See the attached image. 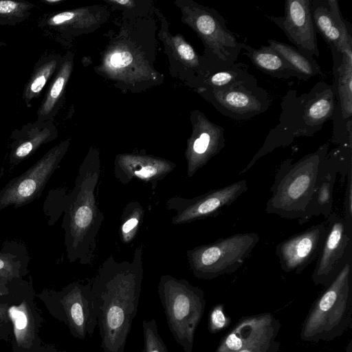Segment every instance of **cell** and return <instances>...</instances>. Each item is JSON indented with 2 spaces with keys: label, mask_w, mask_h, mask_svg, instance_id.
Returning <instances> with one entry per match:
<instances>
[{
  "label": "cell",
  "mask_w": 352,
  "mask_h": 352,
  "mask_svg": "<svg viewBox=\"0 0 352 352\" xmlns=\"http://www.w3.org/2000/svg\"><path fill=\"white\" fill-rule=\"evenodd\" d=\"M329 148L327 142L295 162L287 158L280 163L270 189L266 213L298 221L303 219Z\"/></svg>",
  "instance_id": "4"
},
{
  "label": "cell",
  "mask_w": 352,
  "mask_h": 352,
  "mask_svg": "<svg viewBox=\"0 0 352 352\" xmlns=\"http://www.w3.org/2000/svg\"><path fill=\"white\" fill-rule=\"evenodd\" d=\"M268 46L279 54L299 74L300 80H307L323 75L320 66L309 53L289 44L267 39Z\"/></svg>",
  "instance_id": "28"
},
{
  "label": "cell",
  "mask_w": 352,
  "mask_h": 352,
  "mask_svg": "<svg viewBox=\"0 0 352 352\" xmlns=\"http://www.w3.org/2000/svg\"><path fill=\"white\" fill-rule=\"evenodd\" d=\"M280 348V342L272 340L242 349L236 352H278Z\"/></svg>",
  "instance_id": "36"
},
{
  "label": "cell",
  "mask_w": 352,
  "mask_h": 352,
  "mask_svg": "<svg viewBox=\"0 0 352 352\" xmlns=\"http://www.w3.org/2000/svg\"><path fill=\"white\" fill-rule=\"evenodd\" d=\"M8 303L0 302V340L10 341L12 325L8 314Z\"/></svg>",
  "instance_id": "35"
},
{
  "label": "cell",
  "mask_w": 352,
  "mask_h": 352,
  "mask_svg": "<svg viewBox=\"0 0 352 352\" xmlns=\"http://www.w3.org/2000/svg\"><path fill=\"white\" fill-rule=\"evenodd\" d=\"M243 54L263 73L280 79H300L299 74L270 46L263 45L256 49L243 43Z\"/></svg>",
  "instance_id": "26"
},
{
  "label": "cell",
  "mask_w": 352,
  "mask_h": 352,
  "mask_svg": "<svg viewBox=\"0 0 352 352\" xmlns=\"http://www.w3.org/2000/svg\"><path fill=\"white\" fill-rule=\"evenodd\" d=\"M79 169L73 190L65 196L62 227L65 245L70 262L78 259L87 264L91 261L96 237L103 217L96 205L94 189L99 176L98 163Z\"/></svg>",
  "instance_id": "3"
},
{
  "label": "cell",
  "mask_w": 352,
  "mask_h": 352,
  "mask_svg": "<svg viewBox=\"0 0 352 352\" xmlns=\"http://www.w3.org/2000/svg\"><path fill=\"white\" fill-rule=\"evenodd\" d=\"M311 13L317 33L329 47L352 51L351 25L343 18L336 0H311Z\"/></svg>",
  "instance_id": "19"
},
{
  "label": "cell",
  "mask_w": 352,
  "mask_h": 352,
  "mask_svg": "<svg viewBox=\"0 0 352 352\" xmlns=\"http://www.w3.org/2000/svg\"><path fill=\"white\" fill-rule=\"evenodd\" d=\"M144 337L143 352H168L166 345L162 339L156 320L154 318L142 320Z\"/></svg>",
  "instance_id": "32"
},
{
  "label": "cell",
  "mask_w": 352,
  "mask_h": 352,
  "mask_svg": "<svg viewBox=\"0 0 352 352\" xmlns=\"http://www.w3.org/2000/svg\"><path fill=\"white\" fill-rule=\"evenodd\" d=\"M157 293L169 330L184 352H192L196 329L204 316V291L185 279L161 276Z\"/></svg>",
  "instance_id": "6"
},
{
  "label": "cell",
  "mask_w": 352,
  "mask_h": 352,
  "mask_svg": "<svg viewBox=\"0 0 352 352\" xmlns=\"http://www.w3.org/2000/svg\"><path fill=\"white\" fill-rule=\"evenodd\" d=\"M140 219V214L135 213V215H132L131 218H129L122 226V234L123 239L129 241L133 236L135 232L134 230L137 228L139 221Z\"/></svg>",
  "instance_id": "37"
},
{
  "label": "cell",
  "mask_w": 352,
  "mask_h": 352,
  "mask_svg": "<svg viewBox=\"0 0 352 352\" xmlns=\"http://www.w3.org/2000/svg\"><path fill=\"white\" fill-rule=\"evenodd\" d=\"M248 189L247 181L241 179L192 199L172 198L168 200L167 206L177 211L173 218V223H186L215 216L222 208L236 201Z\"/></svg>",
  "instance_id": "13"
},
{
  "label": "cell",
  "mask_w": 352,
  "mask_h": 352,
  "mask_svg": "<svg viewBox=\"0 0 352 352\" xmlns=\"http://www.w3.org/2000/svg\"><path fill=\"white\" fill-rule=\"evenodd\" d=\"M109 1L127 8H131L134 3V2L131 0H111Z\"/></svg>",
  "instance_id": "38"
},
{
  "label": "cell",
  "mask_w": 352,
  "mask_h": 352,
  "mask_svg": "<svg viewBox=\"0 0 352 352\" xmlns=\"http://www.w3.org/2000/svg\"><path fill=\"white\" fill-rule=\"evenodd\" d=\"M141 252L133 263L107 261L91 284L103 352H124L142 280Z\"/></svg>",
  "instance_id": "1"
},
{
  "label": "cell",
  "mask_w": 352,
  "mask_h": 352,
  "mask_svg": "<svg viewBox=\"0 0 352 352\" xmlns=\"http://www.w3.org/2000/svg\"><path fill=\"white\" fill-rule=\"evenodd\" d=\"M35 298L36 292L19 303L8 305V314L12 325V352H39L44 344L39 336L44 318Z\"/></svg>",
  "instance_id": "16"
},
{
  "label": "cell",
  "mask_w": 352,
  "mask_h": 352,
  "mask_svg": "<svg viewBox=\"0 0 352 352\" xmlns=\"http://www.w3.org/2000/svg\"><path fill=\"white\" fill-rule=\"evenodd\" d=\"M189 10V21L203 40L210 72L233 65L243 43L228 30L224 17L217 10L202 6L194 5Z\"/></svg>",
  "instance_id": "9"
},
{
  "label": "cell",
  "mask_w": 352,
  "mask_h": 352,
  "mask_svg": "<svg viewBox=\"0 0 352 352\" xmlns=\"http://www.w3.org/2000/svg\"><path fill=\"white\" fill-rule=\"evenodd\" d=\"M36 297L74 338L84 340L93 335L98 326V308L91 284L73 282L60 290L43 289Z\"/></svg>",
  "instance_id": "7"
},
{
  "label": "cell",
  "mask_w": 352,
  "mask_h": 352,
  "mask_svg": "<svg viewBox=\"0 0 352 352\" xmlns=\"http://www.w3.org/2000/svg\"><path fill=\"white\" fill-rule=\"evenodd\" d=\"M351 260L340 267L331 282L313 302L302 324L300 336L310 342H331L352 324Z\"/></svg>",
  "instance_id": "5"
},
{
  "label": "cell",
  "mask_w": 352,
  "mask_h": 352,
  "mask_svg": "<svg viewBox=\"0 0 352 352\" xmlns=\"http://www.w3.org/2000/svg\"><path fill=\"white\" fill-rule=\"evenodd\" d=\"M69 144L63 141L53 146L19 176L10 179L0 190V212L12 206H24L38 199L57 169Z\"/></svg>",
  "instance_id": "10"
},
{
  "label": "cell",
  "mask_w": 352,
  "mask_h": 352,
  "mask_svg": "<svg viewBox=\"0 0 352 352\" xmlns=\"http://www.w3.org/2000/svg\"><path fill=\"white\" fill-rule=\"evenodd\" d=\"M34 7L27 1L0 0V25L14 26L24 22Z\"/></svg>",
  "instance_id": "30"
},
{
  "label": "cell",
  "mask_w": 352,
  "mask_h": 352,
  "mask_svg": "<svg viewBox=\"0 0 352 352\" xmlns=\"http://www.w3.org/2000/svg\"><path fill=\"white\" fill-rule=\"evenodd\" d=\"M30 257L26 245L17 239H6L0 248V279L12 281L29 274Z\"/></svg>",
  "instance_id": "23"
},
{
  "label": "cell",
  "mask_w": 352,
  "mask_h": 352,
  "mask_svg": "<svg viewBox=\"0 0 352 352\" xmlns=\"http://www.w3.org/2000/svg\"><path fill=\"white\" fill-rule=\"evenodd\" d=\"M231 323V318L225 312L223 304L214 306L208 315V329L211 333H217L226 329Z\"/></svg>",
  "instance_id": "33"
},
{
  "label": "cell",
  "mask_w": 352,
  "mask_h": 352,
  "mask_svg": "<svg viewBox=\"0 0 352 352\" xmlns=\"http://www.w3.org/2000/svg\"><path fill=\"white\" fill-rule=\"evenodd\" d=\"M327 219V234L311 276L316 285L327 286L331 282L351 239L352 227L343 217L332 212Z\"/></svg>",
  "instance_id": "15"
},
{
  "label": "cell",
  "mask_w": 352,
  "mask_h": 352,
  "mask_svg": "<svg viewBox=\"0 0 352 352\" xmlns=\"http://www.w3.org/2000/svg\"><path fill=\"white\" fill-rule=\"evenodd\" d=\"M260 241L256 232L237 233L187 252L190 267L199 279L212 280L237 271Z\"/></svg>",
  "instance_id": "8"
},
{
  "label": "cell",
  "mask_w": 352,
  "mask_h": 352,
  "mask_svg": "<svg viewBox=\"0 0 352 352\" xmlns=\"http://www.w3.org/2000/svg\"><path fill=\"white\" fill-rule=\"evenodd\" d=\"M202 91L218 111L237 121L261 114L271 104L270 94L258 85L255 77L222 89Z\"/></svg>",
  "instance_id": "11"
},
{
  "label": "cell",
  "mask_w": 352,
  "mask_h": 352,
  "mask_svg": "<svg viewBox=\"0 0 352 352\" xmlns=\"http://www.w3.org/2000/svg\"><path fill=\"white\" fill-rule=\"evenodd\" d=\"M326 234L327 226L322 222L278 243L275 253L281 270L286 273L301 274L318 258Z\"/></svg>",
  "instance_id": "14"
},
{
  "label": "cell",
  "mask_w": 352,
  "mask_h": 352,
  "mask_svg": "<svg viewBox=\"0 0 352 352\" xmlns=\"http://www.w3.org/2000/svg\"><path fill=\"white\" fill-rule=\"evenodd\" d=\"M346 352H352V340H350L346 348Z\"/></svg>",
  "instance_id": "40"
},
{
  "label": "cell",
  "mask_w": 352,
  "mask_h": 352,
  "mask_svg": "<svg viewBox=\"0 0 352 352\" xmlns=\"http://www.w3.org/2000/svg\"><path fill=\"white\" fill-rule=\"evenodd\" d=\"M338 174L336 170L326 168L323 161L314 194L303 219L298 221L300 225L306 223L314 217L322 215L327 218L332 213L333 192Z\"/></svg>",
  "instance_id": "24"
},
{
  "label": "cell",
  "mask_w": 352,
  "mask_h": 352,
  "mask_svg": "<svg viewBox=\"0 0 352 352\" xmlns=\"http://www.w3.org/2000/svg\"><path fill=\"white\" fill-rule=\"evenodd\" d=\"M248 72V65L236 62L230 67L211 72L201 77L202 90L222 89L236 82L254 78Z\"/></svg>",
  "instance_id": "29"
},
{
  "label": "cell",
  "mask_w": 352,
  "mask_h": 352,
  "mask_svg": "<svg viewBox=\"0 0 352 352\" xmlns=\"http://www.w3.org/2000/svg\"><path fill=\"white\" fill-rule=\"evenodd\" d=\"M45 2L46 3H59V2H61V1L60 0H45Z\"/></svg>",
  "instance_id": "41"
},
{
  "label": "cell",
  "mask_w": 352,
  "mask_h": 352,
  "mask_svg": "<svg viewBox=\"0 0 352 352\" xmlns=\"http://www.w3.org/2000/svg\"><path fill=\"white\" fill-rule=\"evenodd\" d=\"M67 55L63 57L60 67L36 111L37 120L53 122L60 107V101L73 68L72 56Z\"/></svg>",
  "instance_id": "25"
},
{
  "label": "cell",
  "mask_w": 352,
  "mask_h": 352,
  "mask_svg": "<svg viewBox=\"0 0 352 352\" xmlns=\"http://www.w3.org/2000/svg\"><path fill=\"white\" fill-rule=\"evenodd\" d=\"M35 293L33 280L19 279L8 281L0 279V302L8 304L20 302L28 296Z\"/></svg>",
  "instance_id": "31"
},
{
  "label": "cell",
  "mask_w": 352,
  "mask_h": 352,
  "mask_svg": "<svg viewBox=\"0 0 352 352\" xmlns=\"http://www.w3.org/2000/svg\"><path fill=\"white\" fill-rule=\"evenodd\" d=\"M333 60V85L336 96L333 142L339 145L352 142V51L339 52L330 47Z\"/></svg>",
  "instance_id": "12"
},
{
  "label": "cell",
  "mask_w": 352,
  "mask_h": 352,
  "mask_svg": "<svg viewBox=\"0 0 352 352\" xmlns=\"http://www.w3.org/2000/svg\"><path fill=\"white\" fill-rule=\"evenodd\" d=\"M196 133L188 153V175L192 176L226 146L224 129L197 114Z\"/></svg>",
  "instance_id": "21"
},
{
  "label": "cell",
  "mask_w": 352,
  "mask_h": 352,
  "mask_svg": "<svg viewBox=\"0 0 352 352\" xmlns=\"http://www.w3.org/2000/svg\"><path fill=\"white\" fill-rule=\"evenodd\" d=\"M175 165L164 160L148 156L124 155L116 166V177L126 183L133 177L156 183L174 168Z\"/></svg>",
  "instance_id": "22"
},
{
  "label": "cell",
  "mask_w": 352,
  "mask_h": 352,
  "mask_svg": "<svg viewBox=\"0 0 352 352\" xmlns=\"http://www.w3.org/2000/svg\"><path fill=\"white\" fill-rule=\"evenodd\" d=\"M6 45V43L0 41V47Z\"/></svg>",
  "instance_id": "42"
},
{
  "label": "cell",
  "mask_w": 352,
  "mask_h": 352,
  "mask_svg": "<svg viewBox=\"0 0 352 352\" xmlns=\"http://www.w3.org/2000/svg\"><path fill=\"white\" fill-rule=\"evenodd\" d=\"M39 352H59L53 344H43Z\"/></svg>",
  "instance_id": "39"
},
{
  "label": "cell",
  "mask_w": 352,
  "mask_h": 352,
  "mask_svg": "<svg viewBox=\"0 0 352 352\" xmlns=\"http://www.w3.org/2000/svg\"><path fill=\"white\" fill-rule=\"evenodd\" d=\"M57 131L52 121L36 120L14 129L10 137L8 172L32 155L41 146L53 141Z\"/></svg>",
  "instance_id": "20"
},
{
  "label": "cell",
  "mask_w": 352,
  "mask_h": 352,
  "mask_svg": "<svg viewBox=\"0 0 352 352\" xmlns=\"http://www.w3.org/2000/svg\"><path fill=\"white\" fill-rule=\"evenodd\" d=\"M62 59L59 54H44L37 60L23 91V100L27 107L41 96L46 84L58 69Z\"/></svg>",
  "instance_id": "27"
},
{
  "label": "cell",
  "mask_w": 352,
  "mask_h": 352,
  "mask_svg": "<svg viewBox=\"0 0 352 352\" xmlns=\"http://www.w3.org/2000/svg\"><path fill=\"white\" fill-rule=\"evenodd\" d=\"M335 106L333 85L325 82H318L308 93L300 96L296 90L289 91L280 104L279 123L239 174L246 173L257 160L274 149L290 145L295 138L311 137L332 118Z\"/></svg>",
  "instance_id": "2"
},
{
  "label": "cell",
  "mask_w": 352,
  "mask_h": 352,
  "mask_svg": "<svg viewBox=\"0 0 352 352\" xmlns=\"http://www.w3.org/2000/svg\"><path fill=\"white\" fill-rule=\"evenodd\" d=\"M61 352H68V351H61Z\"/></svg>",
  "instance_id": "43"
},
{
  "label": "cell",
  "mask_w": 352,
  "mask_h": 352,
  "mask_svg": "<svg viewBox=\"0 0 352 352\" xmlns=\"http://www.w3.org/2000/svg\"><path fill=\"white\" fill-rule=\"evenodd\" d=\"M296 47L318 57L317 32L311 13V0H287L282 16H267Z\"/></svg>",
  "instance_id": "17"
},
{
  "label": "cell",
  "mask_w": 352,
  "mask_h": 352,
  "mask_svg": "<svg viewBox=\"0 0 352 352\" xmlns=\"http://www.w3.org/2000/svg\"><path fill=\"white\" fill-rule=\"evenodd\" d=\"M343 218L352 227V169H350L346 175Z\"/></svg>",
  "instance_id": "34"
},
{
  "label": "cell",
  "mask_w": 352,
  "mask_h": 352,
  "mask_svg": "<svg viewBox=\"0 0 352 352\" xmlns=\"http://www.w3.org/2000/svg\"><path fill=\"white\" fill-rule=\"evenodd\" d=\"M281 323L272 313L243 316L220 340L214 352H236L242 349L276 340Z\"/></svg>",
  "instance_id": "18"
}]
</instances>
